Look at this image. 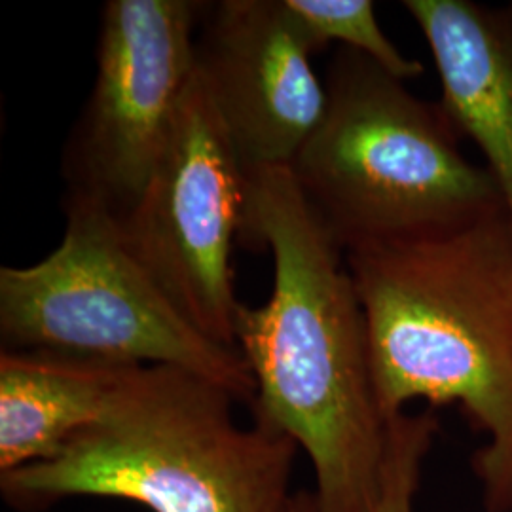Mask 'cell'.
Masks as SVG:
<instances>
[{
    "label": "cell",
    "instance_id": "cell-1",
    "mask_svg": "<svg viewBox=\"0 0 512 512\" xmlns=\"http://www.w3.org/2000/svg\"><path fill=\"white\" fill-rule=\"evenodd\" d=\"M247 171L241 243L270 249L274 289L243 306L238 349L255 378L253 418L302 448L323 512H372L387 421L376 399L365 311L344 249L289 165Z\"/></svg>",
    "mask_w": 512,
    "mask_h": 512
},
{
    "label": "cell",
    "instance_id": "cell-2",
    "mask_svg": "<svg viewBox=\"0 0 512 512\" xmlns=\"http://www.w3.org/2000/svg\"><path fill=\"white\" fill-rule=\"evenodd\" d=\"M385 420L414 399L458 403L490 512H512V230L507 213L431 238L346 251Z\"/></svg>",
    "mask_w": 512,
    "mask_h": 512
},
{
    "label": "cell",
    "instance_id": "cell-3",
    "mask_svg": "<svg viewBox=\"0 0 512 512\" xmlns=\"http://www.w3.org/2000/svg\"><path fill=\"white\" fill-rule=\"evenodd\" d=\"M236 397L173 366H137L92 427L55 458L0 475L8 505L126 499L152 512H285L296 442L268 421L243 427Z\"/></svg>",
    "mask_w": 512,
    "mask_h": 512
},
{
    "label": "cell",
    "instance_id": "cell-4",
    "mask_svg": "<svg viewBox=\"0 0 512 512\" xmlns=\"http://www.w3.org/2000/svg\"><path fill=\"white\" fill-rule=\"evenodd\" d=\"M325 86V116L289 169L344 253L505 213L488 167L459 152L442 105L348 48L332 55Z\"/></svg>",
    "mask_w": 512,
    "mask_h": 512
},
{
    "label": "cell",
    "instance_id": "cell-5",
    "mask_svg": "<svg viewBox=\"0 0 512 512\" xmlns=\"http://www.w3.org/2000/svg\"><path fill=\"white\" fill-rule=\"evenodd\" d=\"M61 243L33 266L0 268V342L118 366H173L253 404L239 349L196 329L131 256L114 217L65 198Z\"/></svg>",
    "mask_w": 512,
    "mask_h": 512
},
{
    "label": "cell",
    "instance_id": "cell-6",
    "mask_svg": "<svg viewBox=\"0 0 512 512\" xmlns=\"http://www.w3.org/2000/svg\"><path fill=\"white\" fill-rule=\"evenodd\" d=\"M245 188V165L194 73L141 198L114 219L131 256L173 306L232 349L243 308L232 251L245 222Z\"/></svg>",
    "mask_w": 512,
    "mask_h": 512
},
{
    "label": "cell",
    "instance_id": "cell-7",
    "mask_svg": "<svg viewBox=\"0 0 512 512\" xmlns=\"http://www.w3.org/2000/svg\"><path fill=\"white\" fill-rule=\"evenodd\" d=\"M205 6L196 0L103 6L92 93L63 150L69 200L120 219L141 198L196 73Z\"/></svg>",
    "mask_w": 512,
    "mask_h": 512
},
{
    "label": "cell",
    "instance_id": "cell-8",
    "mask_svg": "<svg viewBox=\"0 0 512 512\" xmlns=\"http://www.w3.org/2000/svg\"><path fill=\"white\" fill-rule=\"evenodd\" d=\"M321 50L287 0L207 4L196 35V76L245 169L291 165L321 124Z\"/></svg>",
    "mask_w": 512,
    "mask_h": 512
},
{
    "label": "cell",
    "instance_id": "cell-9",
    "mask_svg": "<svg viewBox=\"0 0 512 512\" xmlns=\"http://www.w3.org/2000/svg\"><path fill=\"white\" fill-rule=\"evenodd\" d=\"M435 59L442 109L482 150L512 230V4L406 0Z\"/></svg>",
    "mask_w": 512,
    "mask_h": 512
},
{
    "label": "cell",
    "instance_id": "cell-10",
    "mask_svg": "<svg viewBox=\"0 0 512 512\" xmlns=\"http://www.w3.org/2000/svg\"><path fill=\"white\" fill-rule=\"evenodd\" d=\"M137 366L0 351V475L55 458L99 420Z\"/></svg>",
    "mask_w": 512,
    "mask_h": 512
},
{
    "label": "cell",
    "instance_id": "cell-11",
    "mask_svg": "<svg viewBox=\"0 0 512 512\" xmlns=\"http://www.w3.org/2000/svg\"><path fill=\"white\" fill-rule=\"evenodd\" d=\"M287 6L321 52L329 42H340L404 82L423 73L420 61L406 57L382 31L370 0H287Z\"/></svg>",
    "mask_w": 512,
    "mask_h": 512
},
{
    "label": "cell",
    "instance_id": "cell-12",
    "mask_svg": "<svg viewBox=\"0 0 512 512\" xmlns=\"http://www.w3.org/2000/svg\"><path fill=\"white\" fill-rule=\"evenodd\" d=\"M439 421L433 408L421 414H397L387 421L384 463L372 512H414L421 463L427 456Z\"/></svg>",
    "mask_w": 512,
    "mask_h": 512
},
{
    "label": "cell",
    "instance_id": "cell-13",
    "mask_svg": "<svg viewBox=\"0 0 512 512\" xmlns=\"http://www.w3.org/2000/svg\"><path fill=\"white\" fill-rule=\"evenodd\" d=\"M285 512H323L321 505H319V499L315 492H300V494H294L287 505V511Z\"/></svg>",
    "mask_w": 512,
    "mask_h": 512
}]
</instances>
